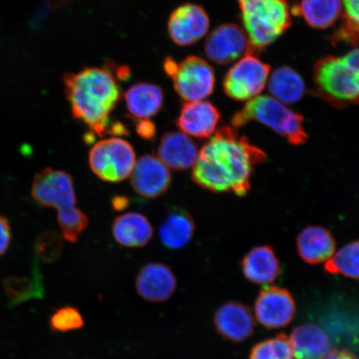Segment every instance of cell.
<instances>
[{
  "label": "cell",
  "instance_id": "cell-1",
  "mask_svg": "<svg viewBox=\"0 0 359 359\" xmlns=\"http://www.w3.org/2000/svg\"><path fill=\"white\" fill-rule=\"evenodd\" d=\"M266 155L234 127L223 126L202 147L193 167V181L215 193H234L244 196L250 189V179Z\"/></svg>",
  "mask_w": 359,
  "mask_h": 359
},
{
  "label": "cell",
  "instance_id": "cell-2",
  "mask_svg": "<svg viewBox=\"0 0 359 359\" xmlns=\"http://www.w3.org/2000/svg\"><path fill=\"white\" fill-rule=\"evenodd\" d=\"M118 80L109 67H85L64 77L72 114L98 136L110 128V115L121 95Z\"/></svg>",
  "mask_w": 359,
  "mask_h": 359
},
{
  "label": "cell",
  "instance_id": "cell-3",
  "mask_svg": "<svg viewBox=\"0 0 359 359\" xmlns=\"http://www.w3.org/2000/svg\"><path fill=\"white\" fill-rule=\"evenodd\" d=\"M251 49L259 55L292 25L288 0H237Z\"/></svg>",
  "mask_w": 359,
  "mask_h": 359
},
{
  "label": "cell",
  "instance_id": "cell-4",
  "mask_svg": "<svg viewBox=\"0 0 359 359\" xmlns=\"http://www.w3.org/2000/svg\"><path fill=\"white\" fill-rule=\"evenodd\" d=\"M250 122H257L271 128L285 137L291 145L299 146L308 140L304 116L289 109L271 96H257L232 116V127L241 128Z\"/></svg>",
  "mask_w": 359,
  "mask_h": 359
},
{
  "label": "cell",
  "instance_id": "cell-5",
  "mask_svg": "<svg viewBox=\"0 0 359 359\" xmlns=\"http://www.w3.org/2000/svg\"><path fill=\"white\" fill-rule=\"evenodd\" d=\"M313 83L318 96L331 106L359 104V74L344 57L325 56L313 67Z\"/></svg>",
  "mask_w": 359,
  "mask_h": 359
},
{
  "label": "cell",
  "instance_id": "cell-6",
  "mask_svg": "<svg viewBox=\"0 0 359 359\" xmlns=\"http://www.w3.org/2000/svg\"><path fill=\"white\" fill-rule=\"evenodd\" d=\"M88 161L93 173L107 182L124 181L137 161L133 146L120 137L97 142L90 150Z\"/></svg>",
  "mask_w": 359,
  "mask_h": 359
},
{
  "label": "cell",
  "instance_id": "cell-7",
  "mask_svg": "<svg viewBox=\"0 0 359 359\" xmlns=\"http://www.w3.org/2000/svg\"><path fill=\"white\" fill-rule=\"evenodd\" d=\"M269 75L271 66L260 60L257 55L246 53L224 76V93L233 100L250 101L262 93Z\"/></svg>",
  "mask_w": 359,
  "mask_h": 359
},
{
  "label": "cell",
  "instance_id": "cell-8",
  "mask_svg": "<svg viewBox=\"0 0 359 359\" xmlns=\"http://www.w3.org/2000/svg\"><path fill=\"white\" fill-rule=\"evenodd\" d=\"M170 78L175 91L185 102L205 100L214 92V69L198 56H189L177 62V69Z\"/></svg>",
  "mask_w": 359,
  "mask_h": 359
},
{
  "label": "cell",
  "instance_id": "cell-9",
  "mask_svg": "<svg viewBox=\"0 0 359 359\" xmlns=\"http://www.w3.org/2000/svg\"><path fill=\"white\" fill-rule=\"evenodd\" d=\"M31 194L39 205L57 212L74 208L77 203L73 178L60 170L45 168L34 177Z\"/></svg>",
  "mask_w": 359,
  "mask_h": 359
},
{
  "label": "cell",
  "instance_id": "cell-10",
  "mask_svg": "<svg viewBox=\"0 0 359 359\" xmlns=\"http://www.w3.org/2000/svg\"><path fill=\"white\" fill-rule=\"evenodd\" d=\"M204 49L210 61L221 65L253 53L245 31L236 24H224L215 28L206 38Z\"/></svg>",
  "mask_w": 359,
  "mask_h": 359
},
{
  "label": "cell",
  "instance_id": "cell-11",
  "mask_svg": "<svg viewBox=\"0 0 359 359\" xmlns=\"http://www.w3.org/2000/svg\"><path fill=\"white\" fill-rule=\"evenodd\" d=\"M296 313V304L288 290L267 286L259 291L255 302V316L266 329L276 330L289 325Z\"/></svg>",
  "mask_w": 359,
  "mask_h": 359
},
{
  "label": "cell",
  "instance_id": "cell-12",
  "mask_svg": "<svg viewBox=\"0 0 359 359\" xmlns=\"http://www.w3.org/2000/svg\"><path fill=\"white\" fill-rule=\"evenodd\" d=\"M208 13L195 4L179 6L169 17L168 31L170 39L181 47L191 46L208 34Z\"/></svg>",
  "mask_w": 359,
  "mask_h": 359
},
{
  "label": "cell",
  "instance_id": "cell-13",
  "mask_svg": "<svg viewBox=\"0 0 359 359\" xmlns=\"http://www.w3.org/2000/svg\"><path fill=\"white\" fill-rule=\"evenodd\" d=\"M130 176L134 191L147 199L163 195L172 183L169 168L154 155L141 156Z\"/></svg>",
  "mask_w": 359,
  "mask_h": 359
},
{
  "label": "cell",
  "instance_id": "cell-14",
  "mask_svg": "<svg viewBox=\"0 0 359 359\" xmlns=\"http://www.w3.org/2000/svg\"><path fill=\"white\" fill-rule=\"evenodd\" d=\"M221 118L217 107L209 101L185 102L177 119V126L187 136L205 139L217 132Z\"/></svg>",
  "mask_w": 359,
  "mask_h": 359
},
{
  "label": "cell",
  "instance_id": "cell-15",
  "mask_svg": "<svg viewBox=\"0 0 359 359\" xmlns=\"http://www.w3.org/2000/svg\"><path fill=\"white\" fill-rule=\"evenodd\" d=\"M177 278L172 269L161 263L143 266L136 278V290L140 297L151 303H163L174 294Z\"/></svg>",
  "mask_w": 359,
  "mask_h": 359
},
{
  "label": "cell",
  "instance_id": "cell-16",
  "mask_svg": "<svg viewBox=\"0 0 359 359\" xmlns=\"http://www.w3.org/2000/svg\"><path fill=\"white\" fill-rule=\"evenodd\" d=\"M214 325L223 339L241 343L253 334L255 322L252 313L245 304L228 302L215 312Z\"/></svg>",
  "mask_w": 359,
  "mask_h": 359
},
{
  "label": "cell",
  "instance_id": "cell-17",
  "mask_svg": "<svg viewBox=\"0 0 359 359\" xmlns=\"http://www.w3.org/2000/svg\"><path fill=\"white\" fill-rule=\"evenodd\" d=\"M156 154L168 168L186 170L194 167L198 149L187 135L182 132H169L161 137Z\"/></svg>",
  "mask_w": 359,
  "mask_h": 359
},
{
  "label": "cell",
  "instance_id": "cell-18",
  "mask_svg": "<svg viewBox=\"0 0 359 359\" xmlns=\"http://www.w3.org/2000/svg\"><path fill=\"white\" fill-rule=\"evenodd\" d=\"M241 269L246 279L255 285H271L281 273L280 260L269 245L251 249L242 259Z\"/></svg>",
  "mask_w": 359,
  "mask_h": 359
},
{
  "label": "cell",
  "instance_id": "cell-19",
  "mask_svg": "<svg viewBox=\"0 0 359 359\" xmlns=\"http://www.w3.org/2000/svg\"><path fill=\"white\" fill-rule=\"evenodd\" d=\"M296 246L300 258L309 264L326 262L335 253L336 241L330 231L322 226H308L299 233Z\"/></svg>",
  "mask_w": 359,
  "mask_h": 359
},
{
  "label": "cell",
  "instance_id": "cell-20",
  "mask_svg": "<svg viewBox=\"0 0 359 359\" xmlns=\"http://www.w3.org/2000/svg\"><path fill=\"white\" fill-rule=\"evenodd\" d=\"M124 98L128 114L133 119H150L163 107L164 92L156 84L139 83L128 89Z\"/></svg>",
  "mask_w": 359,
  "mask_h": 359
},
{
  "label": "cell",
  "instance_id": "cell-21",
  "mask_svg": "<svg viewBox=\"0 0 359 359\" xmlns=\"http://www.w3.org/2000/svg\"><path fill=\"white\" fill-rule=\"evenodd\" d=\"M289 339L296 359H322L330 351L329 338L316 325L296 327Z\"/></svg>",
  "mask_w": 359,
  "mask_h": 359
},
{
  "label": "cell",
  "instance_id": "cell-22",
  "mask_svg": "<svg viewBox=\"0 0 359 359\" xmlns=\"http://www.w3.org/2000/svg\"><path fill=\"white\" fill-rule=\"evenodd\" d=\"M112 234L119 245L137 248L149 243L154 236V228L144 215L129 212L115 219Z\"/></svg>",
  "mask_w": 359,
  "mask_h": 359
},
{
  "label": "cell",
  "instance_id": "cell-23",
  "mask_svg": "<svg viewBox=\"0 0 359 359\" xmlns=\"http://www.w3.org/2000/svg\"><path fill=\"white\" fill-rule=\"evenodd\" d=\"M191 214L182 208H173L159 227L161 243L170 250H179L189 244L195 233Z\"/></svg>",
  "mask_w": 359,
  "mask_h": 359
},
{
  "label": "cell",
  "instance_id": "cell-24",
  "mask_svg": "<svg viewBox=\"0 0 359 359\" xmlns=\"http://www.w3.org/2000/svg\"><path fill=\"white\" fill-rule=\"evenodd\" d=\"M291 13L302 16L312 28L326 29L342 15V0H299Z\"/></svg>",
  "mask_w": 359,
  "mask_h": 359
},
{
  "label": "cell",
  "instance_id": "cell-25",
  "mask_svg": "<svg viewBox=\"0 0 359 359\" xmlns=\"http://www.w3.org/2000/svg\"><path fill=\"white\" fill-rule=\"evenodd\" d=\"M267 83L271 97L285 105L299 102L306 92L302 75L289 66L278 67L269 75Z\"/></svg>",
  "mask_w": 359,
  "mask_h": 359
},
{
  "label": "cell",
  "instance_id": "cell-26",
  "mask_svg": "<svg viewBox=\"0 0 359 359\" xmlns=\"http://www.w3.org/2000/svg\"><path fill=\"white\" fill-rule=\"evenodd\" d=\"M342 22L330 36L332 43L355 47L359 43V0H342Z\"/></svg>",
  "mask_w": 359,
  "mask_h": 359
},
{
  "label": "cell",
  "instance_id": "cell-27",
  "mask_svg": "<svg viewBox=\"0 0 359 359\" xmlns=\"http://www.w3.org/2000/svg\"><path fill=\"white\" fill-rule=\"evenodd\" d=\"M8 302L12 305L20 304L28 300L41 298L43 285L39 271H34L32 277H11L4 283Z\"/></svg>",
  "mask_w": 359,
  "mask_h": 359
},
{
  "label": "cell",
  "instance_id": "cell-28",
  "mask_svg": "<svg viewBox=\"0 0 359 359\" xmlns=\"http://www.w3.org/2000/svg\"><path fill=\"white\" fill-rule=\"evenodd\" d=\"M325 269L333 275L359 280V241L350 242L334 253L326 262Z\"/></svg>",
  "mask_w": 359,
  "mask_h": 359
},
{
  "label": "cell",
  "instance_id": "cell-29",
  "mask_svg": "<svg viewBox=\"0 0 359 359\" xmlns=\"http://www.w3.org/2000/svg\"><path fill=\"white\" fill-rule=\"evenodd\" d=\"M293 358L289 337L283 334L255 344L250 354V359Z\"/></svg>",
  "mask_w": 359,
  "mask_h": 359
},
{
  "label": "cell",
  "instance_id": "cell-30",
  "mask_svg": "<svg viewBox=\"0 0 359 359\" xmlns=\"http://www.w3.org/2000/svg\"><path fill=\"white\" fill-rule=\"evenodd\" d=\"M57 222L65 240L75 243L79 239L80 235L86 230L88 217L82 210L74 206L57 212Z\"/></svg>",
  "mask_w": 359,
  "mask_h": 359
},
{
  "label": "cell",
  "instance_id": "cell-31",
  "mask_svg": "<svg viewBox=\"0 0 359 359\" xmlns=\"http://www.w3.org/2000/svg\"><path fill=\"white\" fill-rule=\"evenodd\" d=\"M64 241L60 234L48 231L43 233L36 241L35 251L40 259L52 263L61 257Z\"/></svg>",
  "mask_w": 359,
  "mask_h": 359
},
{
  "label": "cell",
  "instance_id": "cell-32",
  "mask_svg": "<svg viewBox=\"0 0 359 359\" xmlns=\"http://www.w3.org/2000/svg\"><path fill=\"white\" fill-rule=\"evenodd\" d=\"M84 326V320L78 309L64 307L53 314L50 318V327L53 331L66 332L81 329Z\"/></svg>",
  "mask_w": 359,
  "mask_h": 359
},
{
  "label": "cell",
  "instance_id": "cell-33",
  "mask_svg": "<svg viewBox=\"0 0 359 359\" xmlns=\"http://www.w3.org/2000/svg\"><path fill=\"white\" fill-rule=\"evenodd\" d=\"M11 241V227L8 219L0 215V257L3 255L10 247Z\"/></svg>",
  "mask_w": 359,
  "mask_h": 359
},
{
  "label": "cell",
  "instance_id": "cell-34",
  "mask_svg": "<svg viewBox=\"0 0 359 359\" xmlns=\"http://www.w3.org/2000/svg\"><path fill=\"white\" fill-rule=\"evenodd\" d=\"M136 132L144 140H151L156 136V128L154 122L150 119L137 120Z\"/></svg>",
  "mask_w": 359,
  "mask_h": 359
},
{
  "label": "cell",
  "instance_id": "cell-35",
  "mask_svg": "<svg viewBox=\"0 0 359 359\" xmlns=\"http://www.w3.org/2000/svg\"><path fill=\"white\" fill-rule=\"evenodd\" d=\"M322 359H358L354 354L346 349L331 350Z\"/></svg>",
  "mask_w": 359,
  "mask_h": 359
},
{
  "label": "cell",
  "instance_id": "cell-36",
  "mask_svg": "<svg viewBox=\"0 0 359 359\" xmlns=\"http://www.w3.org/2000/svg\"><path fill=\"white\" fill-rule=\"evenodd\" d=\"M345 62L351 69L359 74V48H353L344 57Z\"/></svg>",
  "mask_w": 359,
  "mask_h": 359
},
{
  "label": "cell",
  "instance_id": "cell-37",
  "mask_svg": "<svg viewBox=\"0 0 359 359\" xmlns=\"http://www.w3.org/2000/svg\"><path fill=\"white\" fill-rule=\"evenodd\" d=\"M129 205V200L127 197L118 196H115L114 199H112V206L116 210H123L128 208Z\"/></svg>",
  "mask_w": 359,
  "mask_h": 359
},
{
  "label": "cell",
  "instance_id": "cell-38",
  "mask_svg": "<svg viewBox=\"0 0 359 359\" xmlns=\"http://www.w3.org/2000/svg\"><path fill=\"white\" fill-rule=\"evenodd\" d=\"M109 128V133L114 134V136H121V135L128 133L127 128H126L125 125L122 123H115Z\"/></svg>",
  "mask_w": 359,
  "mask_h": 359
}]
</instances>
